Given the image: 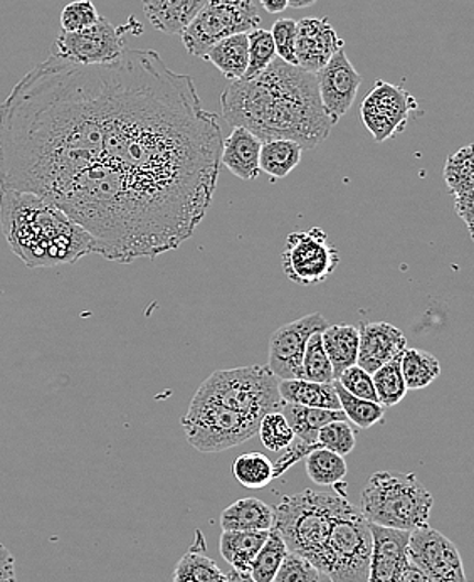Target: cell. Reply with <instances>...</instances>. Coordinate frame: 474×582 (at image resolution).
Listing matches in <instances>:
<instances>
[{"instance_id":"f546056e","label":"cell","mask_w":474,"mask_h":582,"mask_svg":"<svg viewBox=\"0 0 474 582\" xmlns=\"http://www.w3.org/2000/svg\"><path fill=\"white\" fill-rule=\"evenodd\" d=\"M307 463V473L311 482L320 486H335L337 483H342L346 476L345 458L333 451L313 450L305 457Z\"/></svg>"},{"instance_id":"d6986e66","label":"cell","mask_w":474,"mask_h":582,"mask_svg":"<svg viewBox=\"0 0 474 582\" xmlns=\"http://www.w3.org/2000/svg\"><path fill=\"white\" fill-rule=\"evenodd\" d=\"M261 140L246 129L234 127L228 139L222 140L221 164L241 180L260 177Z\"/></svg>"},{"instance_id":"60d3db41","label":"cell","mask_w":474,"mask_h":582,"mask_svg":"<svg viewBox=\"0 0 474 582\" xmlns=\"http://www.w3.org/2000/svg\"><path fill=\"white\" fill-rule=\"evenodd\" d=\"M273 43H275L276 54L282 62L296 66V21L295 19H279L273 24Z\"/></svg>"},{"instance_id":"836d02e7","label":"cell","mask_w":474,"mask_h":582,"mask_svg":"<svg viewBox=\"0 0 474 582\" xmlns=\"http://www.w3.org/2000/svg\"><path fill=\"white\" fill-rule=\"evenodd\" d=\"M301 380L311 383L330 384L335 381L332 362L324 352L321 342V332L313 333L305 347L304 361H301Z\"/></svg>"},{"instance_id":"4fadbf2b","label":"cell","mask_w":474,"mask_h":582,"mask_svg":"<svg viewBox=\"0 0 474 582\" xmlns=\"http://www.w3.org/2000/svg\"><path fill=\"white\" fill-rule=\"evenodd\" d=\"M329 327L321 314L305 315L279 327L269 339V371L276 380H301V361L305 347L313 333L323 332Z\"/></svg>"},{"instance_id":"8fae6325","label":"cell","mask_w":474,"mask_h":582,"mask_svg":"<svg viewBox=\"0 0 474 582\" xmlns=\"http://www.w3.org/2000/svg\"><path fill=\"white\" fill-rule=\"evenodd\" d=\"M407 558L431 582H470L456 543L432 527L409 534Z\"/></svg>"},{"instance_id":"ab89813d","label":"cell","mask_w":474,"mask_h":582,"mask_svg":"<svg viewBox=\"0 0 474 582\" xmlns=\"http://www.w3.org/2000/svg\"><path fill=\"white\" fill-rule=\"evenodd\" d=\"M335 381L346 391V393L352 394V396L378 403L377 394H375L374 381H372V374H368L367 371L359 367L357 364L345 369Z\"/></svg>"},{"instance_id":"b9f144b4","label":"cell","mask_w":474,"mask_h":582,"mask_svg":"<svg viewBox=\"0 0 474 582\" xmlns=\"http://www.w3.org/2000/svg\"><path fill=\"white\" fill-rule=\"evenodd\" d=\"M0 582H18L15 558L4 543H0Z\"/></svg>"},{"instance_id":"d590c367","label":"cell","mask_w":474,"mask_h":582,"mask_svg":"<svg viewBox=\"0 0 474 582\" xmlns=\"http://www.w3.org/2000/svg\"><path fill=\"white\" fill-rule=\"evenodd\" d=\"M257 435H260L263 447L273 451V453L285 451L293 443V438H295L291 426L286 421L282 411H273L263 416Z\"/></svg>"},{"instance_id":"603a6c76","label":"cell","mask_w":474,"mask_h":582,"mask_svg":"<svg viewBox=\"0 0 474 582\" xmlns=\"http://www.w3.org/2000/svg\"><path fill=\"white\" fill-rule=\"evenodd\" d=\"M268 532H231L222 530L219 550L232 571L241 575H250L254 558L268 539Z\"/></svg>"},{"instance_id":"cb8c5ba5","label":"cell","mask_w":474,"mask_h":582,"mask_svg":"<svg viewBox=\"0 0 474 582\" xmlns=\"http://www.w3.org/2000/svg\"><path fill=\"white\" fill-rule=\"evenodd\" d=\"M203 59L212 63L225 78L240 81L250 63V41L247 34L225 37L207 51Z\"/></svg>"},{"instance_id":"7dc6e473","label":"cell","mask_w":474,"mask_h":582,"mask_svg":"<svg viewBox=\"0 0 474 582\" xmlns=\"http://www.w3.org/2000/svg\"><path fill=\"white\" fill-rule=\"evenodd\" d=\"M320 582H332V581H330L329 575L321 574Z\"/></svg>"},{"instance_id":"5bb4252c","label":"cell","mask_w":474,"mask_h":582,"mask_svg":"<svg viewBox=\"0 0 474 582\" xmlns=\"http://www.w3.org/2000/svg\"><path fill=\"white\" fill-rule=\"evenodd\" d=\"M321 107L335 127L357 98L362 76L353 68L345 50H340L320 72L315 73Z\"/></svg>"},{"instance_id":"8992f818","label":"cell","mask_w":474,"mask_h":582,"mask_svg":"<svg viewBox=\"0 0 474 582\" xmlns=\"http://www.w3.org/2000/svg\"><path fill=\"white\" fill-rule=\"evenodd\" d=\"M278 383L268 365H246L212 372L196 394L261 422L268 413L282 411Z\"/></svg>"},{"instance_id":"9c48e42d","label":"cell","mask_w":474,"mask_h":582,"mask_svg":"<svg viewBox=\"0 0 474 582\" xmlns=\"http://www.w3.org/2000/svg\"><path fill=\"white\" fill-rule=\"evenodd\" d=\"M283 272L296 285L327 282L340 265V253L321 228L291 232L282 253Z\"/></svg>"},{"instance_id":"ba28073f","label":"cell","mask_w":474,"mask_h":582,"mask_svg":"<svg viewBox=\"0 0 474 582\" xmlns=\"http://www.w3.org/2000/svg\"><path fill=\"white\" fill-rule=\"evenodd\" d=\"M253 0H207L180 36L190 56L203 57L219 41L260 28Z\"/></svg>"},{"instance_id":"ffe728a7","label":"cell","mask_w":474,"mask_h":582,"mask_svg":"<svg viewBox=\"0 0 474 582\" xmlns=\"http://www.w3.org/2000/svg\"><path fill=\"white\" fill-rule=\"evenodd\" d=\"M207 0H142L146 19L161 33L180 36Z\"/></svg>"},{"instance_id":"7a4b0ae2","label":"cell","mask_w":474,"mask_h":582,"mask_svg":"<svg viewBox=\"0 0 474 582\" xmlns=\"http://www.w3.org/2000/svg\"><path fill=\"white\" fill-rule=\"evenodd\" d=\"M221 111L231 129H246L261 142L291 140L301 151L317 149L333 129L313 73L282 59L250 81H232L222 91Z\"/></svg>"},{"instance_id":"52a82bcc","label":"cell","mask_w":474,"mask_h":582,"mask_svg":"<svg viewBox=\"0 0 474 582\" xmlns=\"http://www.w3.org/2000/svg\"><path fill=\"white\" fill-rule=\"evenodd\" d=\"M371 556V524L361 508L353 507L346 497L340 498L321 574L332 582H367Z\"/></svg>"},{"instance_id":"484cf974","label":"cell","mask_w":474,"mask_h":582,"mask_svg":"<svg viewBox=\"0 0 474 582\" xmlns=\"http://www.w3.org/2000/svg\"><path fill=\"white\" fill-rule=\"evenodd\" d=\"M301 147L291 140H269L261 143L260 171L273 183L289 176L301 162Z\"/></svg>"},{"instance_id":"e0dca14e","label":"cell","mask_w":474,"mask_h":582,"mask_svg":"<svg viewBox=\"0 0 474 582\" xmlns=\"http://www.w3.org/2000/svg\"><path fill=\"white\" fill-rule=\"evenodd\" d=\"M359 329V367L374 374L378 367L400 358L407 349L403 330L387 322L361 323Z\"/></svg>"},{"instance_id":"4dcf8cb0","label":"cell","mask_w":474,"mask_h":582,"mask_svg":"<svg viewBox=\"0 0 474 582\" xmlns=\"http://www.w3.org/2000/svg\"><path fill=\"white\" fill-rule=\"evenodd\" d=\"M333 386H335L340 409L345 415L346 421L353 422L361 429H368L377 422H384L385 407L381 403L352 396L337 381H333Z\"/></svg>"},{"instance_id":"7402d4cb","label":"cell","mask_w":474,"mask_h":582,"mask_svg":"<svg viewBox=\"0 0 474 582\" xmlns=\"http://www.w3.org/2000/svg\"><path fill=\"white\" fill-rule=\"evenodd\" d=\"M278 393L285 404L340 411L339 397H337L333 383L320 384L305 380L279 381Z\"/></svg>"},{"instance_id":"ee69618b","label":"cell","mask_w":474,"mask_h":582,"mask_svg":"<svg viewBox=\"0 0 474 582\" xmlns=\"http://www.w3.org/2000/svg\"><path fill=\"white\" fill-rule=\"evenodd\" d=\"M400 582H431L425 574H422L419 569L414 568V565H407L406 571H404Z\"/></svg>"},{"instance_id":"277c9868","label":"cell","mask_w":474,"mask_h":582,"mask_svg":"<svg viewBox=\"0 0 474 582\" xmlns=\"http://www.w3.org/2000/svg\"><path fill=\"white\" fill-rule=\"evenodd\" d=\"M342 497L346 495L305 490L283 498L273 507V529L285 540L288 552L307 559L320 572L323 571L327 543Z\"/></svg>"},{"instance_id":"5b68a950","label":"cell","mask_w":474,"mask_h":582,"mask_svg":"<svg viewBox=\"0 0 474 582\" xmlns=\"http://www.w3.org/2000/svg\"><path fill=\"white\" fill-rule=\"evenodd\" d=\"M434 497L414 473L377 472L362 492V515L372 526L412 532L429 526Z\"/></svg>"},{"instance_id":"7bdbcfd3","label":"cell","mask_w":474,"mask_h":582,"mask_svg":"<svg viewBox=\"0 0 474 582\" xmlns=\"http://www.w3.org/2000/svg\"><path fill=\"white\" fill-rule=\"evenodd\" d=\"M260 4L268 14H279L288 8V0H260Z\"/></svg>"},{"instance_id":"4316f807","label":"cell","mask_w":474,"mask_h":582,"mask_svg":"<svg viewBox=\"0 0 474 582\" xmlns=\"http://www.w3.org/2000/svg\"><path fill=\"white\" fill-rule=\"evenodd\" d=\"M400 371L407 391H421L438 380L441 375V364L429 352L421 349H406L400 355Z\"/></svg>"},{"instance_id":"ac0fdd59","label":"cell","mask_w":474,"mask_h":582,"mask_svg":"<svg viewBox=\"0 0 474 582\" xmlns=\"http://www.w3.org/2000/svg\"><path fill=\"white\" fill-rule=\"evenodd\" d=\"M473 145L460 149L451 155L444 165V180L454 197V209L461 221L466 224L471 240H473L474 224V190H473Z\"/></svg>"},{"instance_id":"83f0119b","label":"cell","mask_w":474,"mask_h":582,"mask_svg":"<svg viewBox=\"0 0 474 582\" xmlns=\"http://www.w3.org/2000/svg\"><path fill=\"white\" fill-rule=\"evenodd\" d=\"M202 547L203 540H200V546H190L189 552L175 568L172 582H229L228 574L221 571L216 561L203 554Z\"/></svg>"},{"instance_id":"8d00e7d4","label":"cell","mask_w":474,"mask_h":582,"mask_svg":"<svg viewBox=\"0 0 474 582\" xmlns=\"http://www.w3.org/2000/svg\"><path fill=\"white\" fill-rule=\"evenodd\" d=\"M355 444H357L355 431L345 419V421H332L329 425H324L318 431L315 450L324 448V450L333 451L340 457H346V454L352 453Z\"/></svg>"},{"instance_id":"d4e9b609","label":"cell","mask_w":474,"mask_h":582,"mask_svg":"<svg viewBox=\"0 0 474 582\" xmlns=\"http://www.w3.org/2000/svg\"><path fill=\"white\" fill-rule=\"evenodd\" d=\"M324 352L332 362L333 375L357 364L359 329L353 326H329L321 332Z\"/></svg>"},{"instance_id":"30bf717a","label":"cell","mask_w":474,"mask_h":582,"mask_svg":"<svg viewBox=\"0 0 474 582\" xmlns=\"http://www.w3.org/2000/svg\"><path fill=\"white\" fill-rule=\"evenodd\" d=\"M126 28H114L107 18L78 33H59L53 54L76 65H108L122 56Z\"/></svg>"},{"instance_id":"7c38bea8","label":"cell","mask_w":474,"mask_h":582,"mask_svg":"<svg viewBox=\"0 0 474 582\" xmlns=\"http://www.w3.org/2000/svg\"><path fill=\"white\" fill-rule=\"evenodd\" d=\"M412 110H418V101L409 91L378 79L365 97L361 113L375 142L384 143L406 130Z\"/></svg>"},{"instance_id":"f35d334b","label":"cell","mask_w":474,"mask_h":582,"mask_svg":"<svg viewBox=\"0 0 474 582\" xmlns=\"http://www.w3.org/2000/svg\"><path fill=\"white\" fill-rule=\"evenodd\" d=\"M321 572L307 559L288 552L273 582H320Z\"/></svg>"},{"instance_id":"f1b7e54d","label":"cell","mask_w":474,"mask_h":582,"mask_svg":"<svg viewBox=\"0 0 474 582\" xmlns=\"http://www.w3.org/2000/svg\"><path fill=\"white\" fill-rule=\"evenodd\" d=\"M231 472L241 485L251 490L264 488L275 480L273 461L266 454L256 451L235 458Z\"/></svg>"},{"instance_id":"74e56055","label":"cell","mask_w":474,"mask_h":582,"mask_svg":"<svg viewBox=\"0 0 474 582\" xmlns=\"http://www.w3.org/2000/svg\"><path fill=\"white\" fill-rule=\"evenodd\" d=\"M100 18L91 0H75L63 9L59 22H62L63 33H78L82 29L97 24Z\"/></svg>"},{"instance_id":"2e32d148","label":"cell","mask_w":474,"mask_h":582,"mask_svg":"<svg viewBox=\"0 0 474 582\" xmlns=\"http://www.w3.org/2000/svg\"><path fill=\"white\" fill-rule=\"evenodd\" d=\"M372 556L367 582H400L409 565L407 543L409 534L403 530L372 526Z\"/></svg>"},{"instance_id":"44dd1931","label":"cell","mask_w":474,"mask_h":582,"mask_svg":"<svg viewBox=\"0 0 474 582\" xmlns=\"http://www.w3.org/2000/svg\"><path fill=\"white\" fill-rule=\"evenodd\" d=\"M275 526V510L260 498H241L221 514L222 530L268 532Z\"/></svg>"},{"instance_id":"9a60e30c","label":"cell","mask_w":474,"mask_h":582,"mask_svg":"<svg viewBox=\"0 0 474 582\" xmlns=\"http://www.w3.org/2000/svg\"><path fill=\"white\" fill-rule=\"evenodd\" d=\"M345 43L327 18H304L296 21V66L318 73L343 50Z\"/></svg>"},{"instance_id":"d6a6232c","label":"cell","mask_w":474,"mask_h":582,"mask_svg":"<svg viewBox=\"0 0 474 582\" xmlns=\"http://www.w3.org/2000/svg\"><path fill=\"white\" fill-rule=\"evenodd\" d=\"M375 394L384 407L397 406L406 397L407 387L400 371V358L387 362L372 374Z\"/></svg>"},{"instance_id":"3957f363","label":"cell","mask_w":474,"mask_h":582,"mask_svg":"<svg viewBox=\"0 0 474 582\" xmlns=\"http://www.w3.org/2000/svg\"><path fill=\"white\" fill-rule=\"evenodd\" d=\"M0 228L27 268L73 265L95 253L93 238L63 209L36 194L0 189Z\"/></svg>"},{"instance_id":"1f68e13d","label":"cell","mask_w":474,"mask_h":582,"mask_svg":"<svg viewBox=\"0 0 474 582\" xmlns=\"http://www.w3.org/2000/svg\"><path fill=\"white\" fill-rule=\"evenodd\" d=\"M286 554H288V547L285 540L275 529L269 530L268 539L264 540L263 547L251 565L250 578L254 582H273Z\"/></svg>"},{"instance_id":"bcb514c9","label":"cell","mask_w":474,"mask_h":582,"mask_svg":"<svg viewBox=\"0 0 474 582\" xmlns=\"http://www.w3.org/2000/svg\"><path fill=\"white\" fill-rule=\"evenodd\" d=\"M229 582H254L250 575H241L238 572L231 571L228 574Z\"/></svg>"},{"instance_id":"e575fe53","label":"cell","mask_w":474,"mask_h":582,"mask_svg":"<svg viewBox=\"0 0 474 582\" xmlns=\"http://www.w3.org/2000/svg\"><path fill=\"white\" fill-rule=\"evenodd\" d=\"M250 41V63H247L246 73H244L243 81L256 78L261 73L266 72L268 66L276 59L275 43L269 31L257 28L247 34Z\"/></svg>"},{"instance_id":"f6af8a7d","label":"cell","mask_w":474,"mask_h":582,"mask_svg":"<svg viewBox=\"0 0 474 582\" xmlns=\"http://www.w3.org/2000/svg\"><path fill=\"white\" fill-rule=\"evenodd\" d=\"M317 0H288V8L307 9L313 6Z\"/></svg>"},{"instance_id":"6da1fadb","label":"cell","mask_w":474,"mask_h":582,"mask_svg":"<svg viewBox=\"0 0 474 582\" xmlns=\"http://www.w3.org/2000/svg\"><path fill=\"white\" fill-rule=\"evenodd\" d=\"M95 241V254L118 263L179 248L206 216L211 200L98 162L53 200Z\"/></svg>"}]
</instances>
